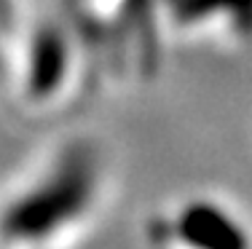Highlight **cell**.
Masks as SVG:
<instances>
[{"label": "cell", "instance_id": "3", "mask_svg": "<svg viewBox=\"0 0 252 249\" xmlns=\"http://www.w3.org/2000/svg\"><path fill=\"white\" fill-rule=\"evenodd\" d=\"M89 54L75 32L62 25H43L35 29L27 40H19L11 70H19L11 78H16L19 97H25L30 108H54L59 102H67L75 83L83 78Z\"/></svg>", "mask_w": 252, "mask_h": 249}, {"label": "cell", "instance_id": "4", "mask_svg": "<svg viewBox=\"0 0 252 249\" xmlns=\"http://www.w3.org/2000/svg\"><path fill=\"white\" fill-rule=\"evenodd\" d=\"M151 249H252V222L218 195H188L148 225Z\"/></svg>", "mask_w": 252, "mask_h": 249}, {"label": "cell", "instance_id": "6", "mask_svg": "<svg viewBox=\"0 0 252 249\" xmlns=\"http://www.w3.org/2000/svg\"><path fill=\"white\" fill-rule=\"evenodd\" d=\"M19 38H16V16L14 3L0 0V81L11 78V64H14Z\"/></svg>", "mask_w": 252, "mask_h": 249}, {"label": "cell", "instance_id": "5", "mask_svg": "<svg viewBox=\"0 0 252 249\" xmlns=\"http://www.w3.org/2000/svg\"><path fill=\"white\" fill-rule=\"evenodd\" d=\"M183 32L252 40V0H161Z\"/></svg>", "mask_w": 252, "mask_h": 249}, {"label": "cell", "instance_id": "1", "mask_svg": "<svg viewBox=\"0 0 252 249\" xmlns=\"http://www.w3.org/2000/svg\"><path fill=\"white\" fill-rule=\"evenodd\" d=\"M102 158L89 145L64 147L0 209V249H59L78 236L102 198Z\"/></svg>", "mask_w": 252, "mask_h": 249}, {"label": "cell", "instance_id": "2", "mask_svg": "<svg viewBox=\"0 0 252 249\" xmlns=\"http://www.w3.org/2000/svg\"><path fill=\"white\" fill-rule=\"evenodd\" d=\"M153 11L156 0H67V27L94 59L110 56L107 64L129 75H145L140 59L153 70Z\"/></svg>", "mask_w": 252, "mask_h": 249}]
</instances>
